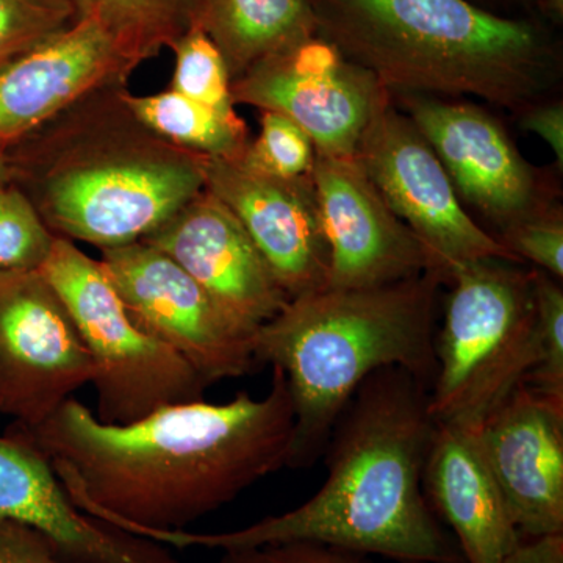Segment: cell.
<instances>
[{"instance_id":"obj_1","label":"cell","mask_w":563,"mask_h":563,"mask_svg":"<svg viewBox=\"0 0 563 563\" xmlns=\"http://www.w3.org/2000/svg\"><path fill=\"white\" fill-rule=\"evenodd\" d=\"M49 461L81 512L132 536L187 531L290 465L295 409L273 368L263 398L162 407L107 424L76 398L35 429L11 424Z\"/></svg>"},{"instance_id":"obj_2","label":"cell","mask_w":563,"mask_h":563,"mask_svg":"<svg viewBox=\"0 0 563 563\" xmlns=\"http://www.w3.org/2000/svg\"><path fill=\"white\" fill-rule=\"evenodd\" d=\"M435 426L428 385L398 366L377 369L336 418L322 453L328 477L312 498L235 531L141 537L176 550L314 542L399 563H466L422 487Z\"/></svg>"},{"instance_id":"obj_3","label":"cell","mask_w":563,"mask_h":563,"mask_svg":"<svg viewBox=\"0 0 563 563\" xmlns=\"http://www.w3.org/2000/svg\"><path fill=\"white\" fill-rule=\"evenodd\" d=\"M125 88L91 92L9 146L11 184L55 239L141 242L206 190L210 158L146 128Z\"/></svg>"},{"instance_id":"obj_4","label":"cell","mask_w":563,"mask_h":563,"mask_svg":"<svg viewBox=\"0 0 563 563\" xmlns=\"http://www.w3.org/2000/svg\"><path fill=\"white\" fill-rule=\"evenodd\" d=\"M318 33L395 95L461 98L523 111L558 74L540 25L474 0H309Z\"/></svg>"},{"instance_id":"obj_5","label":"cell","mask_w":563,"mask_h":563,"mask_svg":"<svg viewBox=\"0 0 563 563\" xmlns=\"http://www.w3.org/2000/svg\"><path fill=\"white\" fill-rule=\"evenodd\" d=\"M442 274L393 284L333 288L288 299L254 335L255 358L280 369L292 409L290 468L313 465L336 418L377 369L398 366L431 390Z\"/></svg>"},{"instance_id":"obj_6","label":"cell","mask_w":563,"mask_h":563,"mask_svg":"<svg viewBox=\"0 0 563 563\" xmlns=\"http://www.w3.org/2000/svg\"><path fill=\"white\" fill-rule=\"evenodd\" d=\"M429 390L435 422L479 426L537 363L532 272L490 258L453 273Z\"/></svg>"},{"instance_id":"obj_7","label":"cell","mask_w":563,"mask_h":563,"mask_svg":"<svg viewBox=\"0 0 563 563\" xmlns=\"http://www.w3.org/2000/svg\"><path fill=\"white\" fill-rule=\"evenodd\" d=\"M90 355L96 417L128 424L162 407L203 399L210 387L177 352L132 320L101 261L55 239L41 266Z\"/></svg>"},{"instance_id":"obj_8","label":"cell","mask_w":563,"mask_h":563,"mask_svg":"<svg viewBox=\"0 0 563 563\" xmlns=\"http://www.w3.org/2000/svg\"><path fill=\"white\" fill-rule=\"evenodd\" d=\"M233 103L284 114L317 152L355 157L391 92L320 33L265 58L231 84Z\"/></svg>"},{"instance_id":"obj_9","label":"cell","mask_w":563,"mask_h":563,"mask_svg":"<svg viewBox=\"0 0 563 563\" xmlns=\"http://www.w3.org/2000/svg\"><path fill=\"white\" fill-rule=\"evenodd\" d=\"M355 158L448 282L470 263H520L473 220L435 152L393 103L369 125Z\"/></svg>"},{"instance_id":"obj_10","label":"cell","mask_w":563,"mask_h":563,"mask_svg":"<svg viewBox=\"0 0 563 563\" xmlns=\"http://www.w3.org/2000/svg\"><path fill=\"white\" fill-rule=\"evenodd\" d=\"M99 261L132 320L190 363L207 384L239 379L255 368L254 335L165 252L136 242L102 250Z\"/></svg>"},{"instance_id":"obj_11","label":"cell","mask_w":563,"mask_h":563,"mask_svg":"<svg viewBox=\"0 0 563 563\" xmlns=\"http://www.w3.org/2000/svg\"><path fill=\"white\" fill-rule=\"evenodd\" d=\"M92 363L40 269L0 272V417L35 429L91 384Z\"/></svg>"},{"instance_id":"obj_12","label":"cell","mask_w":563,"mask_h":563,"mask_svg":"<svg viewBox=\"0 0 563 563\" xmlns=\"http://www.w3.org/2000/svg\"><path fill=\"white\" fill-rule=\"evenodd\" d=\"M399 96L407 117L442 162L461 201L483 211L499 232L550 210L539 174L490 113L476 103Z\"/></svg>"},{"instance_id":"obj_13","label":"cell","mask_w":563,"mask_h":563,"mask_svg":"<svg viewBox=\"0 0 563 563\" xmlns=\"http://www.w3.org/2000/svg\"><path fill=\"white\" fill-rule=\"evenodd\" d=\"M310 179L329 251L328 287H377L440 273L357 158L317 152Z\"/></svg>"},{"instance_id":"obj_14","label":"cell","mask_w":563,"mask_h":563,"mask_svg":"<svg viewBox=\"0 0 563 563\" xmlns=\"http://www.w3.org/2000/svg\"><path fill=\"white\" fill-rule=\"evenodd\" d=\"M477 440L523 540L563 536V401L521 384Z\"/></svg>"},{"instance_id":"obj_15","label":"cell","mask_w":563,"mask_h":563,"mask_svg":"<svg viewBox=\"0 0 563 563\" xmlns=\"http://www.w3.org/2000/svg\"><path fill=\"white\" fill-rule=\"evenodd\" d=\"M141 242L179 263L252 335L290 299L242 222L207 188Z\"/></svg>"},{"instance_id":"obj_16","label":"cell","mask_w":563,"mask_h":563,"mask_svg":"<svg viewBox=\"0 0 563 563\" xmlns=\"http://www.w3.org/2000/svg\"><path fill=\"white\" fill-rule=\"evenodd\" d=\"M141 65L95 21L74 22L0 69V141L10 146L91 92L128 87Z\"/></svg>"},{"instance_id":"obj_17","label":"cell","mask_w":563,"mask_h":563,"mask_svg":"<svg viewBox=\"0 0 563 563\" xmlns=\"http://www.w3.org/2000/svg\"><path fill=\"white\" fill-rule=\"evenodd\" d=\"M207 190L242 222L288 298L328 287L329 251L312 179L285 180L210 158Z\"/></svg>"},{"instance_id":"obj_18","label":"cell","mask_w":563,"mask_h":563,"mask_svg":"<svg viewBox=\"0 0 563 563\" xmlns=\"http://www.w3.org/2000/svg\"><path fill=\"white\" fill-rule=\"evenodd\" d=\"M0 521L35 529L69 563H180L163 544L81 512L49 461L13 429L0 435Z\"/></svg>"},{"instance_id":"obj_19","label":"cell","mask_w":563,"mask_h":563,"mask_svg":"<svg viewBox=\"0 0 563 563\" xmlns=\"http://www.w3.org/2000/svg\"><path fill=\"white\" fill-rule=\"evenodd\" d=\"M479 426L437 422L422 487L466 563H503L525 542L477 440Z\"/></svg>"},{"instance_id":"obj_20","label":"cell","mask_w":563,"mask_h":563,"mask_svg":"<svg viewBox=\"0 0 563 563\" xmlns=\"http://www.w3.org/2000/svg\"><path fill=\"white\" fill-rule=\"evenodd\" d=\"M196 25L217 44L232 81L318 33L309 0H201Z\"/></svg>"},{"instance_id":"obj_21","label":"cell","mask_w":563,"mask_h":563,"mask_svg":"<svg viewBox=\"0 0 563 563\" xmlns=\"http://www.w3.org/2000/svg\"><path fill=\"white\" fill-rule=\"evenodd\" d=\"M122 98L146 128L181 150L240 161L250 146V131L239 113H221L172 88L143 96L125 88Z\"/></svg>"},{"instance_id":"obj_22","label":"cell","mask_w":563,"mask_h":563,"mask_svg":"<svg viewBox=\"0 0 563 563\" xmlns=\"http://www.w3.org/2000/svg\"><path fill=\"white\" fill-rule=\"evenodd\" d=\"M201 0H74L79 20L95 21L141 62L172 49L198 21Z\"/></svg>"},{"instance_id":"obj_23","label":"cell","mask_w":563,"mask_h":563,"mask_svg":"<svg viewBox=\"0 0 563 563\" xmlns=\"http://www.w3.org/2000/svg\"><path fill=\"white\" fill-rule=\"evenodd\" d=\"M172 51V90L221 113H236L231 92L232 80L224 57L201 27L195 25L190 29L173 44Z\"/></svg>"},{"instance_id":"obj_24","label":"cell","mask_w":563,"mask_h":563,"mask_svg":"<svg viewBox=\"0 0 563 563\" xmlns=\"http://www.w3.org/2000/svg\"><path fill=\"white\" fill-rule=\"evenodd\" d=\"M317 147L310 136L276 111H261V132L240 162L247 168L285 180L312 177Z\"/></svg>"},{"instance_id":"obj_25","label":"cell","mask_w":563,"mask_h":563,"mask_svg":"<svg viewBox=\"0 0 563 563\" xmlns=\"http://www.w3.org/2000/svg\"><path fill=\"white\" fill-rule=\"evenodd\" d=\"M77 21L74 0H0V69Z\"/></svg>"},{"instance_id":"obj_26","label":"cell","mask_w":563,"mask_h":563,"mask_svg":"<svg viewBox=\"0 0 563 563\" xmlns=\"http://www.w3.org/2000/svg\"><path fill=\"white\" fill-rule=\"evenodd\" d=\"M55 236L13 184L0 188V272L40 269Z\"/></svg>"},{"instance_id":"obj_27","label":"cell","mask_w":563,"mask_h":563,"mask_svg":"<svg viewBox=\"0 0 563 563\" xmlns=\"http://www.w3.org/2000/svg\"><path fill=\"white\" fill-rule=\"evenodd\" d=\"M539 355L526 385L563 401V290L550 274L532 269Z\"/></svg>"},{"instance_id":"obj_28","label":"cell","mask_w":563,"mask_h":563,"mask_svg":"<svg viewBox=\"0 0 563 563\" xmlns=\"http://www.w3.org/2000/svg\"><path fill=\"white\" fill-rule=\"evenodd\" d=\"M518 262H529L536 269L563 277V220L558 210H547L509 225L496 236Z\"/></svg>"},{"instance_id":"obj_29","label":"cell","mask_w":563,"mask_h":563,"mask_svg":"<svg viewBox=\"0 0 563 563\" xmlns=\"http://www.w3.org/2000/svg\"><path fill=\"white\" fill-rule=\"evenodd\" d=\"M221 563H372L368 555L314 542L265 544L224 551Z\"/></svg>"},{"instance_id":"obj_30","label":"cell","mask_w":563,"mask_h":563,"mask_svg":"<svg viewBox=\"0 0 563 563\" xmlns=\"http://www.w3.org/2000/svg\"><path fill=\"white\" fill-rule=\"evenodd\" d=\"M0 563H69L35 529L0 521Z\"/></svg>"},{"instance_id":"obj_31","label":"cell","mask_w":563,"mask_h":563,"mask_svg":"<svg viewBox=\"0 0 563 563\" xmlns=\"http://www.w3.org/2000/svg\"><path fill=\"white\" fill-rule=\"evenodd\" d=\"M521 128L536 133L554 152L559 168L563 166V103L537 102L521 111Z\"/></svg>"},{"instance_id":"obj_32","label":"cell","mask_w":563,"mask_h":563,"mask_svg":"<svg viewBox=\"0 0 563 563\" xmlns=\"http://www.w3.org/2000/svg\"><path fill=\"white\" fill-rule=\"evenodd\" d=\"M503 563H563V536L525 540Z\"/></svg>"},{"instance_id":"obj_33","label":"cell","mask_w":563,"mask_h":563,"mask_svg":"<svg viewBox=\"0 0 563 563\" xmlns=\"http://www.w3.org/2000/svg\"><path fill=\"white\" fill-rule=\"evenodd\" d=\"M543 14H547L553 22H562L563 20V0H532Z\"/></svg>"},{"instance_id":"obj_34","label":"cell","mask_w":563,"mask_h":563,"mask_svg":"<svg viewBox=\"0 0 563 563\" xmlns=\"http://www.w3.org/2000/svg\"><path fill=\"white\" fill-rule=\"evenodd\" d=\"M11 184L9 144L0 141V188Z\"/></svg>"},{"instance_id":"obj_35","label":"cell","mask_w":563,"mask_h":563,"mask_svg":"<svg viewBox=\"0 0 563 563\" xmlns=\"http://www.w3.org/2000/svg\"><path fill=\"white\" fill-rule=\"evenodd\" d=\"M474 2L479 3V5H481V0H474ZM484 2L488 3L487 9L490 10L492 7H495V5H504V7L514 5V3H528V2H532V0H484ZM493 11H495V10H493Z\"/></svg>"}]
</instances>
